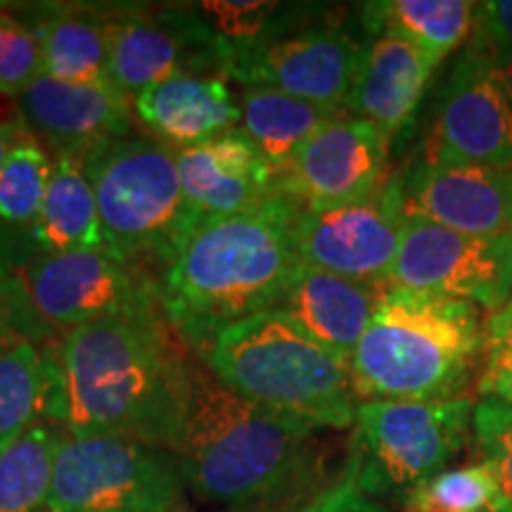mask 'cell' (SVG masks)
<instances>
[{"label": "cell", "mask_w": 512, "mask_h": 512, "mask_svg": "<svg viewBox=\"0 0 512 512\" xmlns=\"http://www.w3.org/2000/svg\"><path fill=\"white\" fill-rule=\"evenodd\" d=\"M53 339H22L0 351V451L48 422L55 392Z\"/></svg>", "instance_id": "cb8c5ba5"}, {"label": "cell", "mask_w": 512, "mask_h": 512, "mask_svg": "<svg viewBox=\"0 0 512 512\" xmlns=\"http://www.w3.org/2000/svg\"><path fill=\"white\" fill-rule=\"evenodd\" d=\"M31 238L46 254L105 249L98 202L83 169L81 150L57 152L46 200L31 228Z\"/></svg>", "instance_id": "603a6c76"}, {"label": "cell", "mask_w": 512, "mask_h": 512, "mask_svg": "<svg viewBox=\"0 0 512 512\" xmlns=\"http://www.w3.org/2000/svg\"><path fill=\"white\" fill-rule=\"evenodd\" d=\"M24 124L62 150H91L131 131L128 95L107 83H67L41 74L19 95Z\"/></svg>", "instance_id": "ac0fdd59"}, {"label": "cell", "mask_w": 512, "mask_h": 512, "mask_svg": "<svg viewBox=\"0 0 512 512\" xmlns=\"http://www.w3.org/2000/svg\"><path fill=\"white\" fill-rule=\"evenodd\" d=\"M313 501H266L249 503L238 508H221L219 512H304Z\"/></svg>", "instance_id": "8d00e7d4"}, {"label": "cell", "mask_w": 512, "mask_h": 512, "mask_svg": "<svg viewBox=\"0 0 512 512\" xmlns=\"http://www.w3.org/2000/svg\"><path fill=\"white\" fill-rule=\"evenodd\" d=\"M185 197L202 216H228L278 195V174L240 128L176 150Z\"/></svg>", "instance_id": "d6986e66"}, {"label": "cell", "mask_w": 512, "mask_h": 512, "mask_svg": "<svg viewBox=\"0 0 512 512\" xmlns=\"http://www.w3.org/2000/svg\"><path fill=\"white\" fill-rule=\"evenodd\" d=\"M472 399L361 401L344 472L368 498L406 496L465 446Z\"/></svg>", "instance_id": "52a82bcc"}, {"label": "cell", "mask_w": 512, "mask_h": 512, "mask_svg": "<svg viewBox=\"0 0 512 512\" xmlns=\"http://www.w3.org/2000/svg\"><path fill=\"white\" fill-rule=\"evenodd\" d=\"M221 64V41L200 5L110 8V81L121 93L133 98L171 76L221 72Z\"/></svg>", "instance_id": "5bb4252c"}, {"label": "cell", "mask_w": 512, "mask_h": 512, "mask_svg": "<svg viewBox=\"0 0 512 512\" xmlns=\"http://www.w3.org/2000/svg\"><path fill=\"white\" fill-rule=\"evenodd\" d=\"M31 304L53 330H76L107 318L164 313L159 283L105 249L36 256L24 271Z\"/></svg>", "instance_id": "30bf717a"}, {"label": "cell", "mask_w": 512, "mask_h": 512, "mask_svg": "<svg viewBox=\"0 0 512 512\" xmlns=\"http://www.w3.org/2000/svg\"><path fill=\"white\" fill-rule=\"evenodd\" d=\"M43 74L38 41L12 10L0 8V95H22Z\"/></svg>", "instance_id": "4dcf8cb0"}, {"label": "cell", "mask_w": 512, "mask_h": 512, "mask_svg": "<svg viewBox=\"0 0 512 512\" xmlns=\"http://www.w3.org/2000/svg\"><path fill=\"white\" fill-rule=\"evenodd\" d=\"M15 275H17V256L3 240H0V283L15 278Z\"/></svg>", "instance_id": "74e56055"}, {"label": "cell", "mask_w": 512, "mask_h": 512, "mask_svg": "<svg viewBox=\"0 0 512 512\" xmlns=\"http://www.w3.org/2000/svg\"><path fill=\"white\" fill-rule=\"evenodd\" d=\"M200 358L261 411L313 430L354 427L358 399L351 363L320 347L280 313H254L221 330Z\"/></svg>", "instance_id": "5b68a950"}, {"label": "cell", "mask_w": 512, "mask_h": 512, "mask_svg": "<svg viewBox=\"0 0 512 512\" xmlns=\"http://www.w3.org/2000/svg\"><path fill=\"white\" fill-rule=\"evenodd\" d=\"M240 112V131L252 140L275 174L292 162L320 128L347 114L273 88H245Z\"/></svg>", "instance_id": "d4e9b609"}, {"label": "cell", "mask_w": 512, "mask_h": 512, "mask_svg": "<svg viewBox=\"0 0 512 512\" xmlns=\"http://www.w3.org/2000/svg\"><path fill=\"white\" fill-rule=\"evenodd\" d=\"M183 491L169 448L64 432L48 512H181Z\"/></svg>", "instance_id": "ba28073f"}, {"label": "cell", "mask_w": 512, "mask_h": 512, "mask_svg": "<svg viewBox=\"0 0 512 512\" xmlns=\"http://www.w3.org/2000/svg\"><path fill=\"white\" fill-rule=\"evenodd\" d=\"M482 349L484 320L475 304L384 285L351 358L356 399H463Z\"/></svg>", "instance_id": "277c9868"}, {"label": "cell", "mask_w": 512, "mask_h": 512, "mask_svg": "<svg viewBox=\"0 0 512 512\" xmlns=\"http://www.w3.org/2000/svg\"><path fill=\"white\" fill-rule=\"evenodd\" d=\"M164 313L107 318L64 332L55 354L48 422L169 448L190 394V358L166 332Z\"/></svg>", "instance_id": "6da1fadb"}, {"label": "cell", "mask_w": 512, "mask_h": 512, "mask_svg": "<svg viewBox=\"0 0 512 512\" xmlns=\"http://www.w3.org/2000/svg\"><path fill=\"white\" fill-rule=\"evenodd\" d=\"M437 64V57L399 36H370L363 43L347 114L370 121L389 138L399 136L411 126Z\"/></svg>", "instance_id": "ffe728a7"}, {"label": "cell", "mask_w": 512, "mask_h": 512, "mask_svg": "<svg viewBox=\"0 0 512 512\" xmlns=\"http://www.w3.org/2000/svg\"><path fill=\"white\" fill-rule=\"evenodd\" d=\"M304 512H387L354 484L347 472L320 494Z\"/></svg>", "instance_id": "836d02e7"}, {"label": "cell", "mask_w": 512, "mask_h": 512, "mask_svg": "<svg viewBox=\"0 0 512 512\" xmlns=\"http://www.w3.org/2000/svg\"><path fill=\"white\" fill-rule=\"evenodd\" d=\"M477 394L512 408V302L484 323Z\"/></svg>", "instance_id": "1f68e13d"}, {"label": "cell", "mask_w": 512, "mask_h": 512, "mask_svg": "<svg viewBox=\"0 0 512 512\" xmlns=\"http://www.w3.org/2000/svg\"><path fill=\"white\" fill-rule=\"evenodd\" d=\"M98 202L105 252L166 271L207 219L185 197L174 147L124 136L81 152Z\"/></svg>", "instance_id": "8992f818"}, {"label": "cell", "mask_w": 512, "mask_h": 512, "mask_svg": "<svg viewBox=\"0 0 512 512\" xmlns=\"http://www.w3.org/2000/svg\"><path fill=\"white\" fill-rule=\"evenodd\" d=\"M53 162L48 152L27 136L15 145L0 169V223L34 228L46 200Z\"/></svg>", "instance_id": "83f0119b"}, {"label": "cell", "mask_w": 512, "mask_h": 512, "mask_svg": "<svg viewBox=\"0 0 512 512\" xmlns=\"http://www.w3.org/2000/svg\"><path fill=\"white\" fill-rule=\"evenodd\" d=\"M297 202L278 192L259 207L207 216L159 283V306L192 351L221 330L268 311L299 264Z\"/></svg>", "instance_id": "3957f363"}, {"label": "cell", "mask_w": 512, "mask_h": 512, "mask_svg": "<svg viewBox=\"0 0 512 512\" xmlns=\"http://www.w3.org/2000/svg\"><path fill=\"white\" fill-rule=\"evenodd\" d=\"M53 328L38 316L22 275L0 283V351L22 339H50Z\"/></svg>", "instance_id": "d6a6232c"}, {"label": "cell", "mask_w": 512, "mask_h": 512, "mask_svg": "<svg viewBox=\"0 0 512 512\" xmlns=\"http://www.w3.org/2000/svg\"><path fill=\"white\" fill-rule=\"evenodd\" d=\"M15 15L34 31L43 74L50 79L67 83L110 81V8L43 3L27 5V10Z\"/></svg>", "instance_id": "7402d4cb"}, {"label": "cell", "mask_w": 512, "mask_h": 512, "mask_svg": "<svg viewBox=\"0 0 512 512\" xmlns=\"http://www.w3.org/2000/svg\"><path fill=\"white\" fill-rule=\"evenodd\" d=\"M31 136L27 124L22 121H0V169H3L5 159L12 150H15L17 143H22L24 138Z\"/></svg>", "instance_id": "d590c367"}, {"label": "cell", "mask_w": 512, "mask_h": 512, "mask_svg": "<svg viewBox=\"0 0 512 512\" xmlns=\"http://www.w3.org/2000/svg\"><path fill=\"white\" fill-rule=\"evenodd\" d=\"M181 512H185V510H181Z\"/></svg>", "instance_id": "f35d334b"}, {"label": "cell", "mask_w": 512, "mask_h": 512, "mask_svg": "<svg viewBox=\"0 0 512 512\" xmlns=\"http://www.w3.org/2000/svg\"><path fill=\"white\" fill-rule=\"evenodd\" d=\"M498 486L484 463L444 470L403 496L401 512H494Z\"/></svg>", "instance_id": "f1b7e54d"}, {"label": "cell", "mask_w": 512, "mask_h": 512, "mask_svg": "<svg viewBox=\"0 0 512 512\" xmlns=\"http://www.w3.org/2000/svg\"><path fill=\"white\" fill-rule=\"evenodd\" d=\"M382 287L299 261L268 311L285 316L320 347L351 363L373 320Z\"/></svg>", "instance_id": "e0dca14e"}, {"label": "cell", "mask_w": 512, "mask_h": 512, "mask_svg": "<svg viewBox=\"0 0 512 512\" xmlns=\"http://www.w3.org/2000/svg\"><path fill=\"white\" fill-rule=\"evenodd\" d=\"M64 430L41 422L0 451V512H48Z\"/></svg>", "instance_id": "4316f807"}, {"label": "cell", "mask_w": 512, "mask_h": 512, "mask_svg": "<svg viewBox=\"0 0 512 512\" xmlns=\"http://www.w3.org/2000/svg\"><path fill=\"white\" fill-rule=\"evenodd\" d=\"M475 31L512 60V0H491L477 5Z\"/></svg>", "instance_id": "e575fe53"}, {"label": "cell", "mask_w": 512, "mask_h": 512, "mask_svg": "<svg viewBox=\"0 0 512 512\" xmlns=\"http://www.w3.org/2000/svg\"><path fill=\"white\" fill-rule=\"evenodd\" d=\"M133 114L159 143L188 150L240 124V102L219 74H181L145 88L131 100Z\"/></svg>", "instance_id": "44dd1931"}, {"label": "cell", "mask_w": 512, "mask_h": 512, "mask_svg": "<svg viewBox=\"0 0 512 512\" xmlns=\"http://www.w3.org/2000/svg\"><path fill=\"white\" fill-rule=\"evenodd\" d=\"M392 138L370 121L342 114L323 126L278 174V190L302 209L370 200L389 178Z\"/></svg>", "instance_id": "9a60e30c"}, {"label": "cell", "mask_w": 512, "mask_h": 512, "mask_svg": "<svg viewBox=\"0 0 512 512\" xmlns=\"http://www.w3.org/2000/svg\"><path fill=\"white\" fill-rule=\"evenodd\" d=\"M422 162L512 166V60L477 31L441 88Z\"/></svg>", "instance_id": "9c48e42d"}, {"label": "cell", "mask_w": 512, "mask_h": 512, "mask_svg": "<svg viewBox=\"0 0 512 512\" xmlns=\"http://www.w3.org/2000/svg\"><path fill=\"white\" fill-rule=\"evenodd\" d=\"M403 223L399 178H392L370 200L302 209L294 226L299 261L358 283L389 285Z\"/></svg>", "instance_id": "4fadbf2b"}, {"label": "cell", "mask_w": 512, "mask_h": 512, "mask_svg": "<svg viewBox=\"0 0 512 512\" xmlns=\"http://www.w3.org/2000/svg\"><path fill=\"white\" fill-rule=\"evenodd\" d=\"M389 285L501 311L512 302V233L477 238L406 219Z\"/></svg>", "instance_id": "7c38bea8"}, {"label": "cell", "mask_w": 512, "mask_h": 512, "mask_svg": "<svg viewBox=\"0 0 512 512\" xmlns=\"http://www.w3.org/2000/svg\"><path fill=\"white\" fill-rule=\"evenodd\" d=\"M363 43L339 27L285 29L252 46L223 50L221 74L245 88H273L347 112Z\"/></svg>", "instance_id": "8fae6325"}, {"label": "cell", "mask_w": 512, "mask_h": 512, "mask_svg": "<svg viewBox=\"0 0 512 512\" xmlns=\"http://www.w3.org/2000/svg\"><path fill=\"white\" fill-rule=\"evenodd\" d=\"M361 8L370 36H399L439 62L470 38L477 15L467 0H380Z\"/></svg>", "instance_id": "484cf974"}, {"label": "cell", "mask_w": 512, "mask_h": 512, "mask_svg": "<svg viewBox=\"0 0 512 512\" xmlns=\"http://www.w3.org/2000/svg\"><path fill=\"white\" fill-rule=\"evenodd\" d=\"M472 434L482 463L496 477L494 512H512V408L496 399H479L472 413Z\"/></svg>", "instance_id": "f546056e"}, {"label": "cell", "mask_w": 512, "mask_h": 512, "mask_svg": "<svg viewBox=\"0 0 512 512\" xmlns=\"http://www.w3.org/2000/svg\"><path fill=\"white\" fill-rule=\"evenodd\" d=\"M403 214L477 238L512 233V166L415 164L401 181Z\"/></svg>", "instance_id": "2e32d148"}, {"label": "cell", "mask_w": 512, "mask_h": 512, "mask_svg": "<svg viewBox=\"0 0 512 512\" xmlns=\"http://www.w3.org/2000/svg\"><path fill=\"white\" fill-rule=\"evenodd\" d=\"M316 430L261 411L190 358L188 408L171 446L197 501L238 508L266 501H316Z\"/></svg>", "instance_id": "7a4b0ae2"}]
</instances>
